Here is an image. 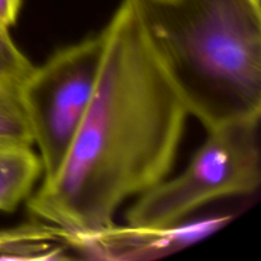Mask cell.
I'll return each mask as SVG.
<instances>
[{"instance_id":"obj_5","label":"cell","mask_w":261,"mask_h":261,"mask_svg":"<svg viewBox=\"0 0 261 261\" xmlns=\"http://www.w3.org/2000/svg\"><path fill=\"white\" fill-rule=\"evenodd\" d=\"M233 219L231 214L184 221L167 227L112 226L91 232L61 231V240L84 257L105 261H147L168 256L191 246Z\"/></svg>"},{"instance_id":"obj_4","label":"cell","mask_w":261,"mask_h":261,"mask_svg":"<svg viewBox=\"0 0 261 261\" xmlns=\"http://www.w3.org/2000/svg\"><path fill=\"white\" fill-rule=\"evenodd\" d=\"M103 43L101 32L56 51L33 66L18 87L40 150L43 181L58 172L83 121L98 81Z\"/></svg>"},{"instance_id":"obj_2","label":"cell","mask_w":261,"mask_h":261,"mask_svg":"<svg viewBox=\"0 0 261 261\" xmlns=\"http://www.w3.org/2000/svg\"><path fill=\"white\" fill-rule=\"evenodd\" d=\"M185 103L206 130L261 117V0H134Z\"/></svg>"},{"instance_id":"obj_7","label":"cell","mask_w":261,"mask_h":261,"mask_svg":"<svg viewBox=\"0 0 261 261\" xmlns=\"http://www.w3.org/2000/svg\"><path fill=\"white\" fill-rule=\"evenodd\" d=\"M33 137L18 87L0 83V145L32 147Z\"/></svg>"},{"instance_id":"obj_8","label":"cell","mask_w":261,"mask_h":261,"mask_svg":"<svg viewBox=\"0 0 261 261\" xmlns=\"http://www.w3.org/2000/svg\"><path fill=\"white\" fill-rule=\"evenodd\" d=\"M32 69L27 56L13 42L8 28L0 25V83L19 87Z\"/></svg>"},{"instance_id":"obj_3","label":"cell","mask_w":261,"mask_h":261,"mask_svg":"<svg viewBox=\"0 0 261 261\" xmlns=\"http://www.w3.org/2000/svg\"><path fill=\"white\" fill-rule=\"evenodd\" d=\"M259 126L260 119H249L208 130L181 175L139 195L127 211V224L173 226L211 201L256 191L261 184Z\"/></svg>"},{"instance_id":"obj_6","label":"cell","mask_w":261,"mask_h":261,"mask_svg":"<svg viewBox=\"0 0 261 261\" xmlns=\"http://www.w3.org/2000/svg\"><path fill=\"white\" fill-rule=\"evenodd\" d=\"M42 172V161L31 147L0 145V211L14 212L30 198Z\"/></svg>"},{"instance_id":"obj_1","label":"cell","mask_w":261,"mask_h":261,"mask_svg":"<svg viewBox=\"0 0 261 261\" xmlns=\"http://www.w3.org/2000/svg\"><path fill=\"white\" fill-rule=\"evenodd\" d=\"M103 33L93 97L58 172L28 198L36 218L71 232L114 224L117 208L170 173L189 112L163 69L134 0Z\"/></svg>"},{"instance_id":"obj_9","label":"cell","mask_w":261,"mask_h":261,"mask_svg":"<svg viewBox=\"0 0 261 261\" xmlns=\"http://www.w3.org/2000/svg\"><path fill=\"white\" fill-rule=\"evenodd\" d=\"M22 0H0V25L9 28L14 24Z\"/></svg>"}]
</instances>
